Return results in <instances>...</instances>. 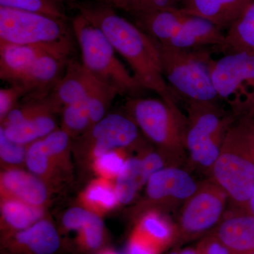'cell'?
<instances>
[{
  "mask_svg": "<svg viewBox=\"0 0 254 254\" xmlns=\"http://www.w3.org/2000/svg\"><path fill=\"white\" fill-rule=\"evenodd\" d=\"M79 11L103 32L116 53L129 65L143 89L154 92L166 103L177 104L164 77L160 47L154 39L106 5H81Z\"/></svg>",
  "mask_w": 254,
  "mask_h": 254,
  "instance_id": "6da1fadb",
  "label": "cell"
},
{
  "mask_svg": "<svg viewBox=\"0 0 254 254\" xmlns=\"http://www.w3.org/2000/svg\"><path fill=\"white\" fill-rule=\"evenodd\" d=\"M230 108L235 118L209 178L226 192L232 208L247 211L254 187V98Z\"/></svg>",
  "mask_w": 254,
  "mask_h": 254,
  "instance_id": "7a4b0ae2",
  "label": "cell"
},
{
  "mask_svg": "<svg viewBox=\"0 0 254 254\" xmlns=\"http://www.w3.org/2000/svg\"><path fill=\"white\" fill-rule=\"evenodd\" d=\"M126 109L170 166L180 167L186 160L187 118L177 104L158 98L130 97Z\"/></svg>",
  "mask_w": 254,
  "mask_h": 254,
  "instance_id": "3957f363",
  "label": "cell"
},
{
  "mask_svg": "<svg viewBox=\"0 0 254 254\" xmlns=\"http://www.w3.org/2000/svg\"><path fill=\"white\" fill-rule=\"evenodd\" d=\"M187 118L186 149L190 163L210 177L229 128L235 118L218 102L185 101Z\"/></svg>",
  "mask_w": 254,
  "mask_h": 254,
  "instance_id": "277c9868",
  "label": "cell"
},
{
  "mask_svg": "<svg viewBox=\"0 0 254 254\" xmlns=\"http://www.w3.org/2000/svg\"><path fill=\"white\" fill-rule=\"evenodd\" d=\"M72 28L85 68L97 79L115 88L119 94L138 97L144 89L118 59L103 32L81 14L73 18Z\"/></svg>",
  "mask_w": 254,
  "mask_h": 254,
  "instance_id": "5b68a950",
  "label": "cell"
},
{
  "mask_svg": "<svg viewBox=\"0 0 254 254\" xmlns=\"http://www.w3.org/2000/svg\"><path fill=\"white\" fill-rule=\"evenodd\" d=\"M158 45L163 76L177 100L218 102L209 71L212 59L209 49L181 50Z\"/></svg>",
  "mask_w": 254,
  "mask_h": 254,
  "instance_id": "8992f818",
  "label": "cell"
},
{
  "mask_svg": "<svg viewBox=\"0 0 254 254\" xmlns=\"http://www.w3.org/2000/svg\"><path fill=\"white\" fill-rule=\"evenodd\" d=\"M228 200L226 192L211 179L198 182L194 193L180 208L177 240L190 239L215 228L226 212Z\"/></svg>",
  "mask_w": 254,
  "mask_h": 254,
  "instance_id": "52a82bcc",
  "label": "cell"
},
{
  "mask_svg": "<svg viewBox=\"0 0 254 254\" xmlns=\"http://www.w3.org/2000/svg\"><path fill=\"white\" fill-rule=\"evenodd\" d=\"M64 21L0 6V44H46L69 38Z\"/></svg>",
  "mask_w": 254,
  "mask_h": 254,
  "instance_id": "ba28073f",
  "label": "cell"
},
{
  "mask_svg": "<svg viewBox=\"0 0 254 254\" xmlns=\"http://www.w3.org/2000/svg\"><path fill=\"white\" fill-rule=\"evenodd\" d=\"M145 185L144 197L133 210L137 218L151 210L165 214L181 208L194 193L198 182L184 169L168 166L153 174Z\"/></svg>",
  "mask_w": 254,
  "mask_h": 254,
  "instance_id": "9c48e42d",
  "label": "cell"
},
{
  "mask_svg": "<svg viewBox=\"0 0 254 254\" xmlns=\"http://www.w3.org/2000/svg\"><path fill=\"white\" fill-rule=\"evenodd\" d=\"M138 130L129 117L109 114L82 135L81 144L94 160L108 152L136 145L140 139Z\"/></svg>",
  "mask_w": 254,
  "mask_h": 254,
  "instance_id": "30bf717a",
  "label": "cell"
},
{
  "mask_svg": "<svg viewBox=\"0 0 254 254\" xmlns=\"http://www.w3.org/2000/svg\"><path fill=\"white\" fill-rule=\"evenodd\" d=\"M209 71L219 98L228 100L246 83L254 88V55L241 52L211 59Z\"/></svg>",
  "mask_w": 254,
  "mask_h": 254,
  "instance_id": "8fae6325",
  "label": "cell"
},
{
  "mask_svg": "<svg viewBox=\"0 0 254 254\" xmlns=\"http://www.w3.org/2000/svg\"><path fill=\"white\" fill-rule=\"evenodd\" d=\"M71 38H67L46 44H0V78L3 81L17 84L26 71L42 55L63 48L72 47Z\"/></svg>",
  "mask_w": 254,
  "mask_h": 254,
  "instance_id": "7c38bea8",
  "label": "cell"
},
{
  "mask_svg": "<svg viewBox=\"0 0 254 254\" xmlns=\"http://www.w3.org/2000/svg\"><path fill=\"white\" fill-rule=\"evenodd\" d=\"M168 166V162L158 151L145 150L136 158L127 159L115 185L120 203H129L153 174Z\"/></svg>",
  "mask_w": 254,
  "mask_h": 254,
  "instance_id": "4fadbf2b",
  "label": "cell"
},
{
  "mask_svg": "<svg viewBox=\"0 0 254 254\" xmlns=\"http://www.w3.org/2000/svg\"><path fill=\"white\" fill-rule=\"evenodd\" d=\"M212 234L230 254L254 252V217L245 210H227Z\"/></svg>",
  "mask_w": 254,
  "mask_h": 254,
  "instance_id": "5bb4252c",
  "label": "cell"
},
{
  "mask_svg": "<svg viewBox=\"0 0 254 254\" xmlns=\"http://www.w3.org/2000/svg\"><path fill=\"white\" fill-rule=\"evenodd\" d=\"M95 81L83 64L68 60L64 74L52 90L50 99L58 111H62L64 107L86 100Z\"/></svg>",
  "mask_w": 254,
  "mask_h": 254,
  "instance_id": "9a60e30c",
  "label": "cell"
},
{
  "mask_svg": "<svg viewBox=\"0 0 254 254\" xmlns=\"http://www.w3.org/2000/svg\"><path fill=\"white\" fill-rule=\"evenodd\" d=\"M0 189L1 198H14L36 207L43 208L49 198L46 182L21 169L9 168L3 171Z\"/></svg>",
  "mask_w": 254,
  "mask_h": 254,
  "instance_id": "2e32d148",
  "label": "cell"
},
{
  "mask_svg": "<svg viewBox=\"0 0 254 254\" xmlns=\"http://www.w3.org/2000/svg\"><path fill=\"white\" fill-rule=\"evenodd\" d=\"M11 252L24 254H54L60 247L58 230L48 220L41 219L27 229L6 236Z\"/></svg>",
  "mask_w": 254,
  "mask_h": 254,
  "instance_id": "e0dca14e",
  "label": "cell"
},
{
  "mask_svg": "<svg viewBox=\"0 0 254 254\" xmlns=\"http://www.w3.org/2000/svg\"><path fill=\"white\" fill-rule=\"evenodd\" d=\"M224 40L225 33L213 23L187 15L175 36L164 46L190 50L213 48L217 50L223 44Z\"/></svg>",
  "mask_w": 254,
  "mask_h": 254,
  "instance_id": "ac0fdd59",
  "label": "cell"
},
{
  "mask_svg": "<svg viewBox=\"0 0 254 254\" xmlns=\"http://www.w3.org/2000/svg\"><path fill=\"white\" fill-rule=\"evenodd\" d=\"M253 0H178L185 14L210 21L220 30L228 29Z\"/></svg>",
  "mask_w": 254,
  "mask_h": 254,
  "instance_id": "d6986e66",
  "label": "cell"
},
{
  "mask_svg": "<svg viewBox=\"0 0 254 254\" xmlns=\"http://www.w3.org/2000/svg\"><path fill=\"white\" fill-rule=\"evenodd\" d=\"M178 7L156 10L133 16L134 23L159 44L165 46L175 36L187 16Z\"/></svg>",
  "mask_w": 254,
  "mask_h": 254,
  "instance_id": "ffe728a7",
  "label": "cell"
},
{
  "mask_svg": "<svg viewBox=\"0 0 254 254\" xmlns=\"http://www.w3.org/2000/svg\"><path fill=\"white\" fill-rule=\"evenodd\" d=\"M217 50L223 55L241 52L254 55V0L227 30L223 44Z\"/></svg>",
  "mask_w": 254,
  "mask_h": 254,
  "instance_id": "44dd1931",
  "label": "cell"
},
{
  "mask_svg": "<svg viewBox=\"0 0 254 254\" xmlns=\"http://www.w3.org/2000/svg\"><path fill=\"white\" fill-rule=\"evenodd\" d=\"M133 231L148 241L161 252L173 241L177 240V229L165 214L151 210L138 218Z\"/></svg>",
  "mask_w": 254,
  "mask_h": 254,
  "instance_id": "7402d4cb",
  "label": "cell"
},
{
  "mask_svg": "<svg viewBox=\"0 0 254 254\" xmlns=\"http://www.w3.org/2000/svg\"><path fill=\"white\" fill-rule=\"evenodd\" d=\"M53 114H43L19 123L1 126V128L10 141L18 144L29 145L57 129Z\"/></svg>",
  "mask_w": 254,
  "mask_h": 254,
  "instance_id": "603a6c76",
  "label": "cell"
},
{
  "mask_svg": "<svg viewBox=\"0 0 254 254\" xmlns=\"http://www.w3.org/2000/svg\"><path fill=\"white\" fill-rule=\"evenodd\" d=\"M1 222L6 235L27 229L42 219L41 207L27 204L11 198H1Z\"/></svg>",
  "mask_w": 254,
  "mask_h": 254,
  "instance_id": "cb8c5ba5",
  "label": "cell"
},
{
  "mask_svg": "<svg viewBox=\"0 0 254 254\" xmlns=\"http://www.w3.org/2000/svg\"><path fill=\"white\" fill-rule=\"evenodd\" d=\"M82 201L93 213H105L120 203L115 186L109 180L100 177L92 182L82 195Z\"/></svg>",
  "mask_w": 254,
  "mask_h": 254,
  "instance_id": "d4e9b609",
  "label": "cell"
},
{
  "mask_svg": "<svg viewBox=\"0 0 254 254\" xmlns=\"http://www.w3.org/2000/svg\"><path fill=\"white\" fill-rule=\"evenodd\" d=\"M25 163L30 173L45 182L54 179L59 171L47 153L41 138L28 145Z\"/></svg>",
  "mask_w": 254,
  "mask_h": 254,
  "instance_id": "484cf974",
  "label": "cell"
},
{
  "mask_svg": "<svg viewBox=\"0 0 254 254\" xmlns=\"http://www.w3.org/2000/svg\"><path fill=\"white\" fill-rule=\"evenodd\" d=\"M118 95L120 94L115 88L96 78L86 98L91 127L106 116L112 102Z\"/></svg>",
  "mask_w": 254,
  "mask_h": 254,
  "instance_id": "4316f807",
  "label": "cell"
},
{
  "mask_svg": "<svg viewBox=\"0 0 254 254\" xmlns=\"http://www.w3.org/2000/svg\"><path fill=\"white\" fill-rule=\"evenodd\" d=\"M62 129L71 137L84 134L91 128L87 100L64 107L62 110Z\"/></svg>",
  "mask_w": 254,
  "mask_h": 254,
  "instance_id": "83f0119b",
  "label": "cell"
},
{
  "mask_svg": "<svg viewBox=\"0 0 254 254\" xmlns=\"http://www.w3.org/2000/svg\"><path fill=\"white\" fill-rule=\"evenodd\" d=\"M47 153L58 170H65L68 166L71 136L63 129H56L41 138Z\"/></svg>",
  "mask_w": 254,
  "mask_h": 254,
  "instance_id": "f1b7e54d",
  "label": "cell"
},
{
  "mask_svg": "<svg viewBox=\"0 0 254 254\" xmlns=\"http://www.w3.org/2000/svg\"><path fill=\"white\" fill-rule=\"evenodd\" d=\"M106 6L131 15L145 14L156 10L177 7L178 0H100Z\"/></svg>",
  "mask_w": 254,
  "mask_h": 254,
  "instance_id": "f546056e",
  "label": "cell"
},
{
  "mask_svg": "<svg viewBox=\"0 0 254 254\" xmlns=\"http://www.w3.org/2000/svg\"><path fill=\"white\" fill-rule=\"evenodd\" d=\"M78 232V243L82 250L93 252L103 245L105 239L104 224L98 214L91 212L89 218Z\"/></svg>",
  "mask_w": 254,
  "mask_h": 254,
  "instance_id": "4dcf8cb0",
  "label": "cell"
},
{
  "mask_svg": "<svg viewBox=\"0 0 254 254\" xmlns=\"http://www.w3.org/2000/svg\"><path fill=\"white\" fill-rule=\"evenodd\" d=\"M0 6L47 15L62 20L66 18L60 6L50 0H0Z\"/></svg>",
  "mask_w": 254,
  "mask_h": 254,
  "instance_id": "1f68e13d",
  "label": "cell"
},
{
  "mask_svg": "<svg viewBox=\"0 0 254 254\" xmlns=\"http://www.w3.org/2000/svg\"><path fill=\"white\" fill-rule=\"evenodd\" d=\"M127 160L120 150H113L94 159L93 168L100 177L110 180L118 177Z\"/></svg>",
  "mask_w": 254,
  "mask_h": 254,
  "instance_id": "d6a6232c",
  "label": "cell"
},
{
  "mask_svg": "<svg viewBox=\"0 0 254 254\" xmlns=\"http://www.w3.org/2000/svg\"><path fill=\"white\" fill-rule=\"evenodd\" d=\"M28 145H21L10 141L0 128V158L1 163L14 168L26 161Z\"/></svg>",
  "mask_w": 254,
  "mask_h": 254,
  "instance_id": "836d02e7",
  "label": "cell"
},
{
  "mask_svg": "<svg viewBox=\"0 0 254 254\" xmlns=\"http://www.w3.org/2000/svg\"><path fill=\"white\" fill-rule=\"evenodd\" d=\"M26 96V92L22 87L18 85H11L7 88L0 89V120H4L13 109L16 108L18 100L21 97Z\"/></svg>",
  "mask_w": 254,
  "mask_h": 254,
  "instance_id": "e575fe53",
  "label": "cell"
},
{
  "mask_svg": "<svg viewBox=\"0 0 254 254\" xmlns=\"http://www.w3.org/2000/svg\"><path fill=\"white\" fill-rule=\"evenodd\" d=\"M91 210L83 208H72L65 213L63 218V226L68 230L78 231L82 225L89 218Z\"/></svg>",
  "mask_w": 254,
  "mask_h": 254,
  "instance_id": "d590c367",
  "label": "cell"
},
{
  "mask_svg": "<svg viewBox=\"0 0 254 254\" xmlns=\"http://www.w3.org/2000/svg\"><path fill=\"white\" fill-rule=\"evenodd\" d=\"M160 252L148 241L133 231L127 245V254H159Z\"/></svg>",
  "mask_w": 254,
  "mask_h": 254,
  "instance_id": "8d00e7d4",
  "label": "cell"
},
{
  "mask_svg": "<svg viewBox=\"0 0 254 254\" xmlns=\"http://www.w3.org/2000/svg\"><path fill=\"white\" fill-rule=\"evenodd\" d=\"M196 252L198 254H230L226 247L213 234L200 242Z\"/></svg>",
  "mask_w": 254,
  "mask_h": 254,
  "instance_id": "74e56055",
  "label": "cell"
},
{
  "mask_svg": "<svg viewBox=\"0 0 254 254\" xmlns=\"http://www.w3.org/2000/svg\"><path fill=\"white\" fill-rule=\"evenodd\" d=\"M247 212L254 217V187L247 205Z\"/></svg>",
  "mask_w": 254,
  "mask_h": 254,
  "instance_id": "f35d334b",
  "label": "cell"
},
{
  "mask_svg": "<svg viewBox=\"0 0 254 254\" xmlns=\"http://www.w3.org/2000/svg\"><path fill=\"white\" fill-rule=\"evenodd\" d=\"M50 1L60 6V5L64 4V3L71 2V1H74V0H50Z\"/></svg>",
  "mask_w": 254,
  "mask_h": 254,
  "instance_id": "ab89813d",
  "label": "cell"
},
{
  "mask_svg": "<svg viewBox=\"0 0 254 254\" xmlns=\"http://www.w3.org/2000/svg\"><path fill=\"white\" fill-rule=\"evenodd\" d=\"M180 254H197L196 250H190V249H187V250H183L180 252Z\"/></svg>",
  "mask_w": 254,
  "mask_h": 254,
  "instance_id": "60d3db41",
  "label": "cell"
},
{
  "mask_svg": "<svg viewBox=\"0 0 254 254\" xmlns=\"http://www.w3.org/2000/svg\"><path fill=\"white\" fill-rule=\"evenodd\" d=\"M98 254H120L118 253V252H115V251L111 250H105L102 251Z\"/></svg>",
  "mask_w": 254,
  "mask_h": 254,
  "instance_id": "b9f144b4",
  "label": "cell"
},
{
  "mask_svg": "<svg viewBox=\"0 0 254 254\" xmlns=\"http://www.w3.org/2000/svg\"><path fill=\"white\" fill-rule=\"evenodd\" d=\"M170 254H180V252H172V253H170Z\"/></svg>",
  "mask_w": 254,
  "mask_h": 254,
  "instance_id": "7bdbcfd3",
  "label": "cell"
},
{
  "mask_svg": "<svg viewBox=\"0 0 254 254\" xmlns=\"http://www.w3.org/2000/svg\"><path fill=\"white\" fill-rule=\"evenodd\" d=\"M254 254V253H252V254Z\"/></svg>",
  "mask_w": 254,
  "mask_h": 254,
  "instance_id": "ee69618b",
  "label": "cell"
}]
</instances>
